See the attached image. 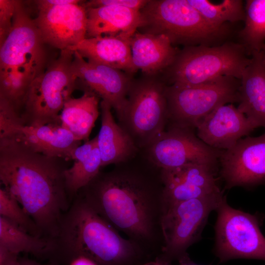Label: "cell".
<instances>
[{
  "label": "cell",
  "instance_id": "35",
  "mask_svg": "<svg viewBox=\"0 0 265 265\" xmlns=\"http://www.w3.org/2000/svg\"><path fill=\"white\" fill-rule=\"evenodd\" d=\"M69 265H97L91 259L83 256H80L73 260Z\"/></svg>",
  "mask_w": 265,
  "mask_h": 265
},
{
  "label": "cell",
  "instance_id": "5",
  "mask_svg": "<svg viewBox=\"0 0 265 265\" xmlns=\"http://www.w3.org/2000/svg\"><path fill=\"white\" fill-rule=\"evenodd\" d=\"M141 32L161 34L172 44L211 46L227 28L210 24L187 0H150L141 9Z\"/></svg>",
  "mask_w": 265,
  "mask_h": 265
},
{
  "label": "cell",
  "instance_id": "9",
  "mask_svg": "<svg viewBox=\"0 0 265 265\" xmlns=\"http://www.w3.org/2000/svg\"><path fill=\"white\" fill-rule=\"evenodd\" d=\"M225 197L220 191L166 206L162 220L164 244L157 259L171 264L187 254V249L200 239L210 213Z\"/></svg>",
  "mask_w": 265,
  "mask_h": 265
},
{
  "label": "cell",
  "instance_id": "31",
  "mask_svg": "<svg viewBox=\"0 0 265 265\" xmlns=\"http://www.w3.org/2000/svg\"><path fill=\"white\" fill-rule=\"evenodd\" d=\"M147 0H91L83 1L81 4L85 8L106 6H118L140 10L147 4Z\"/></svg>",
  "mask_w": 265,
  "mask_h": 265
},
{
  "label": "cell",
  "instance_id": "16",
  "mask_svg": "<svg viewBox=\"0 0 265 265\" xmlns=\"http://www.w3.org/2000/svg\"><path fill=\"white\" fill-rule=\"evenodd\" d=\"M34 21L45 44L60 51L74 47L86 38V10L81 3L38 10Z\"/></svg>",
  "mask_w": 265,
  "mask_h": 265
},
{
  "label": "cell",
  "instance_id": "14",
  "mask_svg": "<svg viewBox=\"0 0 265 265\" xmlns=\"http://www.w3.org/2000/svg\"><path fill=\"white\" fill-rule=\"evenodd\" d=\"M72 72L76 87L97 95L108 102L119 119L127 102V96L133 79L132 75L112 67L86 60L74 51Z\"/></svg>",
  "mask_w": 265,
  "mask_h": 265
},
{
  "label": "cell",
  "instance_id": "21",
  "mask_svg": "<svg viewBox=\"0 0 265 265\" xmlns=\"http://www.w3.org/2000/svg\"><path fill=\"white\" fill-rule=\"evenodd\" d=\"M85 9L86 38L119 36L130 38L142 23L139 10L118 6Z\"/></svg>",
  "mask_w": 265,
  "mask_h": 265
},
{
  "label": "cell",
  "instance_id": "2",
  "mask_svg": "<svg viewBox=\"0 0 265 265\" xmlns=\"http://www.w3.org/2000/svg\"><path fill=\"white\" fill-rule=\"evenodd\" d=\"M62 159L35 152L11 137H0V183L33 220L42 237L51 240L58 236L72 203Z\"/></svg>",
  "mask_w": 265,
  "mask_h": 265
},
{
  "label": "cell",
  "instance_id": "28",
  "mask_svg": "<svg viewBox=\"0 0 265 265\" xmlns=\"http://www.w3.org/2000/svg\"><path fill=\"white\" fill-rule=\"evenodd\" d=\"M204 18L213 26L225 28V23L244 21L245 14L241 0H224L214 4L206 0H187Z\"/></svg>",
  "mask_w": 265,
  "mask_h": 265
},
{
  "label": "cell",
  "instance_id": "23",
  "mask_svg": "<svg viewBox=\"0 0 265 265\" xmlns=\"http://www.w3.org/2000/svg\"><path fill=\"white\" fill-rule=\"evenodd\" d=\"M100 108L101 126L97 136L102 167L124 162L134 157L140 150L130 136L115 122L110 104L102 100Z\"/></svg>",
  "mask_w": 265,
  "mask_h": 265
},
{
  "label": "cell",
  "instance_id": "36",
  "mask_svg": "<svg viewBox=\"0 0 265 265\" xmlns=\"http://www.w3.org/2000/svg\"><path fill=\"white\" fill-rule=\"evenodd\" d=\"M18 265H42L36 261L29 259L27 256L19 258Z\"/></svg>",
  "mask_w": 265,
  "mask_h": 265
},
{
  "label": "cell",
  "instance_id": "34",
  "mask_svg": "<svg viewBox=\"0 0 265 265\" xmlns=\"http://www.w3.org/2000/svg\"><path fill=\"white\" fill-rule=\"evenodd\" d=\"M178 265H201L193 262L189 257L188 254L185 255L178 261ZM150 265H172L171 263H167L158 260L151 263Z\"/></svg>",
  "mask_w": 265,
  "mask_h": 265
},
{
  "label": "cell",
  "instance_id": "24",
  "mask_svg": "<svg viewBox=\"0 0 265 265\" xmlns=\"http://www.w3.org/2000/svg\"><path fill=\"white\" fill-rule=\"evenodd\" d=\"M100 100L97 95L87 91L84 92L80 97H70L60 114L61 125L78 140L88 141L99 114Z\"/></svg>",
  "mask_w": 265,
  "mask_h": 265
},
{
  "label": "cell",
  "instance_id": "29",
  "mask_svg": "<svg viewBox=\"0 0 265 265\" xmlns=\"http://www.w3.org/2000/svg\"><path fill=\"white\" fill-rule=\"evenodd\" d=\"M0 216L28 234L43 238L33 220L20 206L18 201L3 187L0 188Z\"/></svg>",
  "mask_w": 265,
  "mask_h": 265
},
{
  "label": "cell",
  "instance_id": "13",
  "mask_svg": "<svg viewBox=\"0 0 265 265\" xmlns=\"http://www.w3.org/2000/svg\"><path fill=\"white\" fill-rule=\"evenodd\" d=\"M10 137L33 151L65 161L72 160L81 141L61 124L41 126L23 124L12 111L0 110V137Z\"/></svg>",
  "mask_w": 265,
  "mask_h": 265
},
{
  "label": "cell",
  "instance_id": "10",
  "mask_svg": "<svg viewBox=\"0 0 265 265\" xmlns=\"http://www.w3.org/2000/svg\"><path fill=\"white\" fill-rule=\"evenodd\" d=\"M216 211L214 252L220 263L236 259L265 261V237L258 218L231 207L226 197Z\"/></svg>",
  "mask_w": 265,
  "mask_h": 265
},
{
  "label": "cell",
  "instance_id": "25",
  "mask_svg": "<svg viewBox=\"0 0 265 265\" xmlns=\"http://www.w3.org/2000/svg\"><path fill=\"white\" fill-rule=\"evenodd\" d=\"M0 245L18 254L29 253L47 264L53 256L54 241L32 236L0 216Z\"/></svg>",
  "mask_w": 265,
  "mask_h": 265
},
{
  "label": "cell",
  "instance_id": "22",
  "mask_svg": "<svg viewBox=\"0 0 265 265\" xmlns=\"http://www.w3.org/2000/svg\"><path fill=\"white\" fill-rule=\"evenodd\" d=\"M130 39L119 36L85 38L69 49L78 52L88 61L132 75L137 71L132 61Z\"/></svg>",
  "mask_w": 265,
  "mask_h": 265
},
{
  "label": "cell",
  "instance_id": "7",
  "mask_svg": "<svg viewBox=\"0 0 265 265\" xmlns=\"http://www.w3.org/2000/svg\"><path fill=\"white\" fill-rule=\"evenodd\" d=\"M166 84L157 75L133 80L118 124L139 150L146 148L166 128Z\"/></svg>",
  "mask_w": 265,
  "mask_h": 265
},
{
  "label": "cell",
  "instance_id": "27",
  "mask_svg": "<svg viewBox=\"0 0 265 265\" xmlns=\"http://www.w3.org/2000/svg\"><path fill=\"white\" fill-rule=\"evenodd\" d=\"M244 26L239 32L240 43L248 55L261 51L265 44V0H248L244 6Z\"/></svg>",
  "mask_w": 265,
  "mask_h": 265
},
{
  "label": "cell",
  "instance_id": "4",
  "mask_svg": "<svg viewBox=\"0 0 265 265\" xmlns=\"http://www.w3.org/2000/svg\"><path fill=\"white\" fill-rule=\"evenodd\" d=\"M240 43L197 45L179 50L172 64L164 70L170 84L195 85L228 76L240 80L250 62Z\"/></svg>",
  "mask_w": 265,
  "mask_h": 265
},
{
  "label": "cell",
  "instance_id": "12",
  "mask_svg": "<svg viewBox=\"0 0 265 265\" xmlns=\"http://www.w3.org/2000/svg\"><path fill=\"white\" fill-rule=\"evenodd\" d=\"M44 44L34 19L19 1L12 29L0 46V70H17L36 77L44 71Z\"/></svg>",
  "mask_w": 265,
  "mask_h": 265
},
{
  "label": "cell",
  "instance_id": "33",
  "mask_svg": "<svg viewBox=\"0 0 265 265\" xmlns=\"http://www.w3.org/2000/svg\"><path fill=\"white\" fill-rule=\"evenodd\" d=\"M19 254L0 245V265H18Z\"/></svg>",
  "mask_w": 265,
  "mask_h": 265
},
{
  "label": "cell",
  "instance_id": "19",
  "mask_svg": "<svg viewBox=\"0 0 265 265\" xmlns=\"http://www.w3.org/2000/svg\"><path fill=\"white\" fill-rule=\"evenodd\" d=\"M132 61L136 71L157 75L173 62L179 51L164 35L136 31L130 38Z\"/></svg>",
  "mask_w": 265,
  "mask_h": 265
},
{
  "label": "cell",
  "instance_id": "11",
  "mask_svg": "<svg viewBox=\"0 0 265 265\" xmlns=\"http://www.w3.org/2000/svg\"><path fill=\"white\" fill-rule=\"evenodd\" d=\"M142 151L160 169L188 164H202L216 168L223 151L203 142L190 128L167 126Z\"/></svg>",
  "mask_w": 265,
  "mask_h": 265
},
{
  "label": "cell",
  "instance_id": "17",
  "mask_svg": "<svg viewBox=\"0 0 265 265\" xmlns=\"http://www.w3.org/2000/svg\"><path fill=\"white\" fill-rule=\"evenodd\" d=\"M215 172V168L202 164L161 169L165 205L220 191Z\"/></svg>",
  "mask_w": 265,
  "mask_h": 265
},
{
  "label": "cell",
  "instance_id": "15",
  "mask_svg": "<svg viewBox=\"0 0 265 265\" xmlns=\"http://www.w3.org/2000/svg\"><path fill=\"white\" fill-rule=\"evenodd\" d=\"M220 175L227 188L248 186L265 182V132L240 139L223 151L219 159Z\"/></svg>",
  "mask_w": 265,
  "mask_h": 265
},
{
  "label": "cell",
  "instance_id": "18",
  "mask_svg": "<svg viewBox=\"0 0 265 265\" xmlns=\"http://www.w3.org/2000/svg\"><path fill=\"white\" fill-rule=\"evenodd\" d=\"M257 127L232 104L219 106L197 125V136L210 147L224 151L233 147Z\"/></svg>",
  "mask_w": 265,
  "mask_h": 265
},
{
  "label": "cell",
  "instance_id": "20",
  "mask_svg": "<svg viewBox=\"0 0 265 265\" xmlns=\"http://www.w3.org/2000/svg\"><path fill=\"white\" fill-rule=\"evenodd\" d=\"M237 107L257 128L265 129V63L261 52L251 55L240 80Z\"/></svg>",
  "mask_w": 265,
  "mask_h": 265
},
{
  "label": "cell",
  "instance_id": "26",
  "mask_svg": "<svg viewBox=\"0 0 265 265\" xmlns=\"http://www.w3.org/2000/svg\"><path fill=\"white\" fill-rule=\"evenodd\" d=\"M73 165L64 172L65 185L72 202L79 190L87 185L100 171L102 159L97 145L92 151L85 146L74 151Z\"/></svg>",
  "mask_w": 265,
  "mask_h": 265
},
{
  "label": "cell",
  "instance_id": "37",
  "mask_svg": "<svg viewBox=\"0 0 265 265\" xmlns=\"http://www.w3.org/2000/svg\"><path fill=\"white\" fill-rule=\"evenodd\" d=\"M264 62L265 63V44L263 45L260 51Z\"/></svg>",
  "mask_w": 265,
  "mask_h": 265
},
{
  "label": "cell",
  "instance_id": "8",
  "mask_svg": "<svg viewBox=\"0 0 265 265\" xmlns=\"http://www.w3.org/2000/svg\"><path fill=\"white\" fill-rule=\"evenodd\" d=\"M239 85V80L228 76L195 85H167V126L196 129L217 107L238 103Z\"/></svg>",
  "mask_w": 265,
  "mask_h": 265
},
{
  "label": "cell",
  "instance_id": "1",
  "mask_svg": "<svg viewBox=\"0 0 265 265\" xmlns=\"http://www.w3.org/2000/svg\"><path fill=\"white\" fill-rule=\"evenodd\" d=\"M101 216L155 261L164 241L161 169L141 151L99 173L78 194Z\"/></svg>",
  "mask_w": 265,
  "mask_h": 265
},
{
  "label": "cell",
  "instance_id": "6",
  "mask_svg": "<svg viewBox=\"0 0 265 265\" xmlns=\"http://www.w3.org/2000/svg\"><path fill=\"white\" fill-rule=\"evenodd\" d=\"M74 53L69 49L61 50L58 57L34 79L21 113L23 124H61L60 114L64 104L77 89L71 68Z\"/></svg>",
  "mask_w": 265,
  "mask_h": 265
},
{
  "label": "cell",
  "instance_id": "3",
  "mask_svg": "<svg viewBox=\"0 0 265 265\" xmlns=\"http://www.w3.org/2000/svg\"><path fill=\"white\" fill-rule=\"evenodd\" d=\"M48 265H69L83 256L97 265H150L155 261L77 194L64 215Z\"/></svg>",
  "mask_w": 265,
  "mask_h": 265
},
{
  "label": "cell",
  "instance_id": "30",
  "mask_svg": "<svg viewBox=\"0 0 265 265\" xmlns=\"http://www.w3.org/2000/svg\"><path fill=\"white\" fill-rule=\"evenodd\" d=\"M20 0H0V46L9 34L13 21Z\"/></svg>",
  "mask_w": 265,
  "mask_h": 265
},
{
  "label": "cell",
  "instance_id": "32",
  "mask_svg": "<svg viewBox=\"0 0 265 265\" xmlns=\"http://www.w3.org/2000/svg\"><path fill=\"white\" fill-rule=\"evenodd\" d=\"M37 10L57 6L72 4H80L83 1L79 0H38L34 1Z\"/></svg>",
  "mask_w": 265,
  "mask_h": 265
}]
</instances>
